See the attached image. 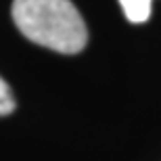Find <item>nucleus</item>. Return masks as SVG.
I'll use <instances>...</instances> for the list:
<instances>
[{
    "mask_svg": "<svg viewBox=\"0 0 161 161\" xmlns=\"http://www.w3.org/2000/svg\"><path fill=\"white\" fill-rule=\"evenodd\" d=\"M13 21L34 44L54 53L75 54L88 42V30L71 0H15Z\"/></svg>",
    "mask_w": 161,
    "mask_h": 161,
    "instance_id": "nucleus-1",
    "label": "nucleus"
},
{
    "mask_svg": "<svg viewBox=\"0 0 161 161\" xmlns=\"http://www.w3.org/2000/svg\"><path fill=\"white\" fill-rule=\"evenodd\" d=\"M124 15L132 23H144L151 17V4L153 0H119Z\"/></svg>",
    "mask_w": 161,
    "mask_h": 161,
    "instance_id": "nucleus-2",
    "label": "nucleus"
},
{
    "mask_svg": "<svg viewBox=\"0 0 161 161\" xmlns=\"http://www.w3.org/2000/svg\"><path fill=\"white\" fill-rule=\"evenodd\" d=\"M15 111V96L11 92V86L0 78V117Z\"/></svg>",
    "mask_w": 161,
    "mask_h": 161,
    "instance_id": "nucleus-3",
    "label": "nucleus"
}]
</instances>
